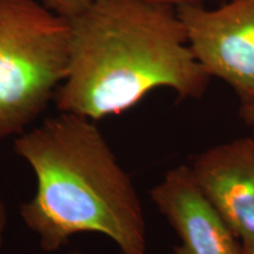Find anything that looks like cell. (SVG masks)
Masks as SVG:
<instances>
[{
	"label": "cell",
	"mask_w": 254,
	"mask_h": 254,
	"mask_svg": "<svg viewBox=\"0 0 254 254\" xmlns=\"http://www.w3.org/2000/svg\"><path fill=\"white\" fill-rule=\"evenodd\" d=\"M67 20V74L55 95L60 112L99 120L132 109L155 88L196 99L208 86L173 6L92 0Z\"/></svg>",
	"instance_id": "1"
},
{
	"label": "cell",
	"mask_w": 254,
	"mask_h": 254,
	"mask_svg": "<svg viewBox=\"0 0 254 254\" xmlns=\"http://www.w3.org/2000/svg\"><path fill=\"white\" fill-rule=\"evenodd\" d=\"M14 150L36 177V192L20 214L44 251L99 233L119 254L147 253L140 199L93 120L60 112L17 135Z\"/></svg>",
	"instance_id": "2"
},
{
	"label": "cell",
	"mask_w": 254,
	"mask_h": 254,
	"mask_svg": "<svg viewBox=\"0 0 254 254\" xmlns=\"http://www.w3.org/2000/svg\"><path fill=\"white\" fill-rule=\"evenodd\" d=\"M68 20L34 0H0V140L19 135L67 74Z\"/></svg>",
	"instance_id": "3"
},
{
	"label": "cell",
	"mask_w": 254,
	"mask_h": 254,
	"mask_svg": "<svg viewBox=\"0 0 254 254\" xmlns=\"http://www.w3.org/2000/svg\"><path fill=\"white\" fill-rule=\"evenodd\" d=\"M177 13L208 77L226 82L241 103L254 99V0H227L212 9L184 4Z\"/></svg>",
	"instance_id": "4"
},
{
	"label": "cell",
	"mask_w": 254,
	"mask_h": 254,
	"mask_svg": "<svg viewBox=\"0 0 254 254\" xmlns=\"http://www.w3.org/2000/svg\"><path fill=\"white\" fill-rule=\"evenodd\" d=\"M150 195L179 238L174 254H243L241 240L201 192L190 166L168 171Z\"/></svg>",
	"instance_id": "5"
},
{
	"label": "cell",
	"mask_w": 254,
	"mask_h": 254,
	"mask_svg": "<svg viewBox=\"0 0 254 254\" xmlns=\"http://www.w3.org/2000/svg\"><path fill=\"white\" fill-rule=\"evenodd\" d=\"M190 170L241 243H254L253 136L208 148L193 159Z\"/></svg>",
	"instance_id": "6"
},
{
	"label": "cell",
	"mask_w": 254,
	"mask_h": 254,
	"mask_svg": "<svg viewBox=\"0 0 254 254\" xmlns=\"http://www.w3.org/2000/svg\"><path fill=\"white\" fill-rule=\"evenodd\" d=\"M47 7L62 17L69 19L84 11L92 0H43Z\"/></svg>",
	"instance_id": "7"
},
{
	"label": "cell",
	"mask_w": 254,
	"mask_h": 254,
	"mask_svg": "<svg viewBox=\"0 0 254 254\" xmlns=\"http://www.w3.org/2000/svg\"><path fill=\"white\" fill-rule=\"evenodd\" d=\"M8 222V215H7V207L2 199L1 194H0V250H1L2 244H4V237L6 227H7Z\"/></svg>",
	"instance_id": "8"
},
{
	"label": "cell",
	"mask_w": 254,
	"mask_h": 254,
	"mask_svg": "<svg viewBox=\"0 0 254 254\" xmlns=\"http://www.w3.org/2000/svg\"><path fill=\"white\" fill-rule=\"evenodd\" d=\"M240 117L249 125L252 126L254 124V99L250 101L241 103L240 106Z\"/></svg>",
	"instance_id": "9"
},
{
	"label": "cell",
	"mask_w": 254,
	"mask_h": 254,
	"mask_svg": "<svg viewBox=\"0 0 254 254\" xmlns=\"http://www.w3.org/2000/svg\"><path fill=\"white\" fill-rule=\"evenodd\" d=\"M147 1L178 7V6L184 5V4H196V2H200L201 0H147ZM222 1H227V0H222Z\"/></svg>",
	"instance_id": "10"
},
{
	"label": "cell",
	"mask_w": 254,
	"mask_h": 254,
	"mask_svg": "<svg viewBox=\"0 0 254 254\" xmlns=\"http://www.w3.org/2000/svg\"><path fill=\"white\" fill-rule=\"evenodd\" d=\"M243 254H254V243L243 244Z\"/></svg>",
	"instance_id": "11"
},
{
	"label": "cell",
	"mask_w": 254,
	"mask_h": 254,
	"mask_svg": "<svg viewBox=\"0 0 254 254\" xmlns=\"http://www.w3.org/2000/svg\"><path fill=\"white\" fill-rule=\"evenodd\" d=\"M252 126H253V133H252V136H253V138H254V124H253Z\"/></svg>",
	"instance_id": "12"
}]
</instances>
